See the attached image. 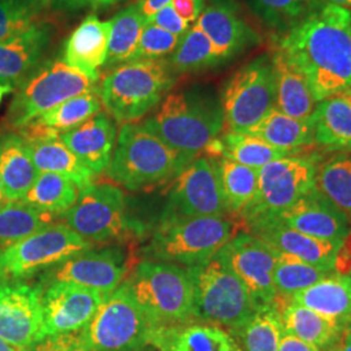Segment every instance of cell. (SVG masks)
Wrapping results in <instances>:
<instances>
[{"label": "cell", "instance_id": "obj_33", "mask_svg": "<svg viewBox=\"0 0 351 351\" xmlns=\"http://www.w3.org/2000/svg\"><path fill=\"white\" fill-rule=\"evenodd\" d=\"M246 133L282 150L301 152L303 149L315 145L314 130L310 119H294L280 112L275 107Z\"/></svg>", "mask_w": 351, "mask_h": 351}, {"label": "cell", "instance_id": "obj_16", "mask_svg": "<svg viewBox=\"0 0 351 351\" xmlns=\"http://www.w3.org/2000/svg\"><path fill=\"white\" fill-rule=\"evenodd\" d=\"M249 290L258 308L275 304L278 298L274 284L277 250L245 230L217 252Z\"/></svg>", "mask_w": 351, "mask_h": 351}, {"label": "cell", "instance_id": "obj_55", "mask_svg": "<svg viewBox=\"0 0 351 351\" xmlns=\"http://www.w3.org/2000/svg\"><path fill=\"white\" fill-rule=\"evenodd\" d=\"M323 1L330 3V4H336V5L342 7V8H345V10L351 12V0H323Z\"/></svg>", "mask_w": 351, "mask_h": 351}, {"label": "cell", "instance_id": "obj_41", "mask_svg": "<svg viewBox=\"0 0 351 351\" xmlns=\"http://www.w3.org/2000/svg\"><path fill=\"white\" fill-rule=\"evenodd\" d=\"M223 156L233 162L261 169L265 164L301 152L282 150L247 133L228 132L221 137Z\"/></svg>", "mask_w": 351, "mask_h": 351}, {"label": "cell", "instance_id": "obj_30", "mask_svg": "<svg viewBox=\"0 0 351 351\" xmlns=\"http://www.w3.org/2000/svg\"><path fill=\"white\" fill-rule=\"evenodd\" d=\"M290 301L314 310L346 329L351 322V276L333 272L294 294Z\"/></svg>", "mask_w": 351, "mask_h": 351}, {"label": "cell", "instance_id": "obj_3", "mask_svg": "<svg viewBox=\"0 0 351 351\" xmlns=\"http://www.w3.org/2000/svg\"><path fill=\"white\" fill-rule=\"evenodd\" d=\"M242 229L229 217H160L142 249L146 259L190 268L207 263Z\"/></svg>", "mask_w": 351, "mask_h": 351}, {"label": "cell", "instance_id": "obj_36", "mask_svg": "<svg viewBox=\"0 0 351 351\" xmlns=\"http://www.w3.org/2000/svg\"><path fill=\"white\" fill-rule=\"evenodd\" d=\"M78 195L80 190L71 180L56 173H39L20 202L60 219L75 206Z\"/></svg>", "mask_w": 351, "mask_h": 351}, {"label": "cell", "instance_id": "obj_45", "mask_svg": "<svg viewBox=\"0 0 351 351\" xmlns=\"http://www.w3.org/2000/svg\"><path fill=\"white\" fill-rule=\"evenodd\" d=\"M180 42V37L171 34L159 26L147 23L139 39L134 60H158L171 56Z\"/></svg>", "mask_w": 351, "mask_h": 351}, {"label": "cell", "instance_id": "obj_4", "mask_svg": "<svg viewBox=\"0 0 351 351\" xmlns=\"http://www.w3.org/2000/svg\"><path fill=\"white\" fill-rule=\"evenodd\" d=\"M177 77L168 59L134 60L114 66L104 75L98 95L107 113L124 125L155 110Z\"/></svg>", "mask_w": 351, "mask_h": 351}, {"label": "cell", "instance_id": "obj_22", "mask_svg": "<svg viewBox=\"0 0 351 351\" xmlns=\"http://www.w3.org/2000/svg\"><path fill=\"white\" fill-rule=\"evenodd\" d=\"M52 39L47 23L0 40V85L19 88L43 63Z\"/></svg>", "mask_w": 351, "mask_h": 351}, {"label": "cell", "instance_id": "obj_31", "mask_svg": "<svg viewBox=\"0 0 351 351\" xmlns=\"http://www.w3.org/2000/svg\"><path fill=\"white\" fill-rule=\"evenodd\" d=\"M315 145L328 151L351 152V94L319 101L310 116Z\"/></svg>", "mask_w": 351, "mask_h": 351}, {"label": "cell", "instance_id": "obj_9", "mask_svg": "<svg viewBox=\"0 0 351 351\" xmlns=\"http://www.w3.org/2000/svg\"><path fill=\"white\" fill-rule=\"evenodd\" d=\"M60 219L93 245L124 242L143 232L128 213L124 191L110 182H94L81 190L75 206Z\"/></svg>", "mask_w": 351, "mask_h": 351}, {"label": "cell", "instance_id": "obj_48", "mask_svg": "<svg viewBox=\"0 0 351 351\" xmlns=\"http://www.w3.org/2000/svg\"><path fill=\"white\" fill-rule=\"evenodd\" d=\"M206 1L207 0H172L169 4L184 21L190 24L198 20Z\"/></svg>", "mask_w": 351, "mask_h": 351}, {"label": "cell", "instance_id": "obj_10", "mask_svg": "<svg viewBox=\"0 0 351 351\" xmlns=\"http://www.w3.org/2000/svg\"><path fill=\"white\" fill-rule=\"evenodd\" d=\"M152 329L124 281L104 297L93 319L78 335L94 351H145L151 345Z\"/></svg>", "mask_w": 351, "mask_h": 351}, {"label": "cell", "instance_id": "obj_50", "mask_svg": "<svg viewBox=\"0 0 351 351\" xmlns=\"http://www.w3.org/2000/svg\"><path fill=\"white\" fill-rule=\"evenodd\" d=\"M278 351H320L316 346L298 339L288 332H282V336L280 339Z\"/></svg>", "mask_w": 351, "mask_h": 351}, {"label": "cell", "instance_id": "obj_20", "mask_svg": "<svg viewBox=\"0 0 351 351\" xmlns=\"http://www.w3.org/2000/svg\"><path fill=\"white\" fill-rule=\"evenodd\" d=\"M242 229L280 252L297 256L306 263L335 272L341 245L314 239L282 224L272 215L254 217L242 224Z\"/></svg>", "mask_w": 351, "mask_h": 351}, {"label": "cell", "instance_id": "obj_57", "mask_svg": "<svg viewBox=\"0 0 351 351\" xmlns=\"http://www.w3.org/2000/svg\"><path fill=\"white\" fill-rule=\"evenodd\" d=\"M14 88L12 86H8V85H0V103H1V99H3V97L5 95V94H8V93H12Z\"/></svg>", "mask_w": 351, "mask_h": 351}, {"label": "cell", "instance_id": "obj_39", "mask_svg": "<svg viewBox=\"0 0 351 351\" xmlns=\"http://www.w3.org/2000/svg\"><path fill=\"white\" fill-rule=\"evenodd\" d=\"M316 189L351 224V152H342L319 165Z\"/></svg>", "mask_w": 351, "mask_h": 351}, {"label": "cell", "instance_id": "obj_44", "mask_svg": "<svg viewBox=\"0 0 351 351\" xmlns=\"http://www.w3.org/2000/svg\"><path fill=\"white\" fill-rule=\"evenodd\" d=\"M53 0H1L0 40L19 36L33 26L43 24Z\"/></svg>", "mask_w": 351, "mask_h": 351}, {"label": "cell", "instance_id": "obj_58", "mask_svg": "<svg viewBox=\"0 0 351 351\" xmlns=\"http://www.w3.org/2000/svg\"><path fill=\"white\" fill-rule=\"evenodd\" d=\"M7 198H5V193H4V188H3V182L0 178V207L4 206L7 203Z\"/></svg>", "mask_w": 351, "mask_h": 351}, {"label": "cell", "instance_id": "obj_52", "mask_svg": "<svg viewBox=\"0 0 351 351\" xmlns=\"http://www.w3.org/2000/svg\"><path fill=\"white\" fill-rule=\"evenodd\" d=\"M53 1H56L59 8H63L66 11H77L88 4V0H53Z\"/></svg>", "mask_w": 351, "mask_h": 351}, {"label": "cell", "instance_id": "obj_51", "mask_svg": "<svg viewBox=\"0 0 351 351\" xmlns=\"http://www.w3.org/2000/svg\"><path fill=\"white\" fill-rule=\"evenodd\" d=\"M172 0H139V5L143 16L147 19V23L151 17L159 12L165 5H168Z\"/></svg>", "mask_w": 351, "mask_h": 351}, {"label": "cell", "instance_id": "obj_59", "mask_svg": "<svg viewBox=\"0 0 351 351\" xmlns=\"http://www.w3.org/2000/svg\"><path fill=\"white\" fill-rule=\"evenodd\" d=\"M348 328H349V329H350V330H351V322H350V324H349V326H348Z\"/></svg>", "mask_w": 351, "mask_h": 351}, {"label": "cell", "instance_id": "obj_5", "mask_svg": "<svg viewBox=\"0 0 351 351\" xmlns=\"http://www.w3.org/2000/svg\"><path fill=\"white\" fill-rule=\"evenodd\" d=\"M125 284L154 329L197 322L188 268L145 259L128 275Z\"/></svg>", "mask_w": 351, "mask_h": 351}, {"label": "cell", "instance_id": "obj_12", "mask_svg": "<svg viewBox=\"0 0 351 351\" xmlns=\"http://www.w3.org/2000/svg\"><path fill=\"white\" fill-rule=\"evenodd\" d=\"M220 104L229 132L246 133L275 107V75L271 55L243 64L221 88Z\"/></svg>", "mask_w": 351, "mask_h": 351}, {"label": "cell", "instance_id": "obj_53", "mask_svg": "<svg viewBox=\"0 0 351 351\" xmlns=\"http://www.w3.org/2000/svg\"><path fill=\"white\" fill-rule=\"evenodd\" d=\"M329 351H351V330L346 328L339 342Z\"/></svg>", "mask_w": 351, "mask_h": 351}, {"label": "cell", "instance_id": "obj_32", "mask_svg": "<svg viewBox=\"0 0 351 351\" xmlns=\"http://www.w3.org/2000/svg\"><path fill=\"white\" fill-rule=\"evenodd\" d=\"M39 173H56L71 180L77 189L85 190L95 175L69 150L60 137L26 142Z\"/></svg>", "mask_w": 351, "mask_h": 351}, {"label": "cell", "instance_id": "obj_56", "mask_svg": "<svg viewBox=\"0 0 351 351\" xmlns=\"http://www.w3.org/2000/svg\"><path fill=\"white\" fill-rule=\"evenodd\" d=\"M0 351H24L23 349H19L16 346H13L11 343H8L7 341L0 339Z\"/></svg>", "mask_w": 351, "mask_h": 351}, {"label": "cell", "instance_id": "obj_42", "mask_svg": "<svg viewBox=\"0 0 351 351\" xmlns=\"http://www.w3.org/2000/svg\"><path fill=\"white\" fill-rule=\"evenodd\" d=\"M251 12L277 36L287 33L307 14L317 8L323 0H245Z\"/></svg>", "mask_w": 351, "mask_h": 351}, {"label": "cell", "instance_id": "obj_21", "mask_svg": "<svg viewBox=\"0 0 351 351\" xmlns=\"http://www.w3.org/2000/svg\"><path fill=\"white\" fill-rule=\"evenodd\" d=\"M272 216L303 234L337 245H342L351 232L348 217L316 188Z\"/></svg>", "mask_w": 351, "mask_h": 351}, {"label": "cell", "instance_id": "obj_38", "mask_svg": "<svg viewBox=\"0 0 351 351\" xmlns=\"http://www.w3.org/2000/svg\"><path fill=\"white\" fill-rule=\"evenodd\" d=\"M177 75L195 73L223 65L208 37L197 24L189 27L168 58Z\"/></svg>", "mask_w": 351, "mask_h": 351}, {"label": "cell", "instance_id": "obj_49", "mask_svg": "<svg viewBox=\"0 0 351 351\" xmlns=\"http://www.w3.org/2000/svg\"><path fill=\"white\" fill-rule=\"evenodd\" d=\"M335 272L351 276V232L339 247Z\"/></svg>", "mask_w": 351, "mask_h": 351}, {"label": "cell", "instance_id": "obj_18", "mask_svg": "<svg viewBox=\"0 0 351 351\" xmlns=\"http://www.w3.org/2000/svg\"><path fill=\"white\" fill-rule=\"evenodd\" d=\"M40 294L39 284L0 282V339L23 350L39 341Z\"/></svg>", "mask_w": 351, "mask_h": 351}, {"label": "cell", "instance_id": "obj_26", "mask_svg": "<svg viewBox=\"0 0 351 351\" xmlns=\"http://www.w3.org/2000/svg\"><path fill=\"white\" fill-rule=\"evenodd\" d=\"M101 107L98 91L81 94L40 114L27 125L19 129V134L26 142L56 138L101 112Z\"/></svg>", "mask_w": 351, "mask_h": 351}, {"label": "cell", "instance_id": "obj_19", "mask_svg": "<svg viewBox=\"0 0 351 351\" xmlns=\"http://www.w3.org/2000/svg\"><path fill=\"white\" fill-rule=\"evenodd\" d=\"M195 24L211 40L223 64L262 43L236 0H207Z\"/></svg>", "mask_w": 351, "mask_h": 351}, {"label": "cell", "instance_id": "obj_54", "mask_svg": "<svg viewBox=\"0 0 351 351\" xmlns=\"http://www.w3.org/2000/svg\"><path fill=\"white\" fill-rule=\"evenodd\" d=\"M120 0H88V3L94 7V8H101V7H108L112 5L114 3H117Z\"/></svg>", "mask_w": 351, "mask_h": 351}, {"label": "cell", "instance_id": "obj_43", "mask_svg": "<svg viewBox=\"0 0 351 351\" xmlns=\"http://www.w3.org/2000/svg\"><path fill=\"white\" fill-rule=\"evenodd\" d=\"M330 274L333 272L306 263L290 254L277 251L274 284L280 298L290 300L294 294L313 287Z\"/></svg>", "mask_w": 351, "mask_h": 351}, {"label": "cell", "instance_id": "obj_37", "mask_svg": "<svg viewBox=\"0 0 351 351\" xmlns=\"http://www.w3.org/2000/svg\"><path fill=\"white\" fill-rule=\"evenodd\" d=\"M55 216L24 202H7L0 207V250L55 224Z\"/></svg>", "mask_w": 351, "mask_h": 351}, {"label": "cell", "instance_id": "obj_2", "mask_svg": "<svg viewBox=\"0 0 351 351\" xmlns=\"http://www.w3.org/2000/svg\"><path fill=\"white\" fill-rule=\"evenodd\" d=\"M141 124L175 150L186 164L198 158L226 125L220 98L211 88L203 86L167 94Z\"/></svg>", "mask_w": 351, "mask_h": 351}, {"label": "cell", "instance_id": "obj_13", "mask_svg": "<svg viewBox=\"0 0 351 351\" xmlns=\"http://www.w3.org/2000/svg\"><path fill=\"white\" fill-rule=\"evenodd\" d=\"M319 159L315 155H291L265 164L259 169L254 199L241 213L239 223L263 215H276L316 188Z\"/></svg>", "mask_w": 351, "mask_h": 351}, {"label": "cell", "instance_id": "obj_24", "mask_svg": "<svg viewBox=\"0 0 351 351\" xmlns=\"http://www.w3.org/2000/svg\"><path fill=\"white\" fill-rule=\"evenodd\" d=\"M110 33L111 20L101 21L95 14H88L66 39L64 63L99 81V69L107 60Z\"/></svg>", "mask_w": 351, "mask_h": 351}, {"label": "cell", "instance_id": "obj_60", "mask_svg": "<svg viewBox=\"0 0 351 351\" xmlns=\"http://www.w3.org/2000/svg\"><path fill=\"white\" fill-rule=\"evenodd\" d=\"M0 1H1V0H0Z\"/></svg>", "mask_w": 351, "mask_h": 351}, {"label": "cell", "instance_id": "obj_46", "mask_svg": "<svg viewBox=\"0 0 351 351\" xmlns=\"http://www.w3.org/2000/svg\"><path fill=\"white\" fill-rule=\"evenodd\" d=\"M24 351H94L88 348L80 337L78 332L49 336L39 339Z\"/></svg>", "mask_w": 351, "mask_h": 351}, {"label": "cell", "instance_id": "obj_47", "mask_svg": "<svg viewBox=\"0 0 351 351\" xmlns=\"http://www.w3.org/2000/svg\"><path fill=\"white\" fill-rule=\"evenodd\" d=\"M149 23L154 25L162 27L165 32L175 34L177 37H182L189 30V24L184 21L177 13L171 4L165 5L159 12L155 13Z\"/></svg>", "mask_w": 351, "mask_h": 351}, {"label": "cell", "instance_id": "obj_29", "mask_svg": "<svg viewBox=\"0 0 351 351\" xmlns=\"http://www.w3.org/2000/svg\"><path fill=\"white\" fill-rule=\"evenodd\" d=\"M275 306L284 330L314 345L320 351L330 350L345 330L336 322L290 300L278 297Z\"/></svg>", "mask_w": 351, "mask_h": 351}, {"label": "cell", "instance_id": "obj_25", "mask_svg": "<svg viewBox=\"0 0 351 351\" xmlns=\"http://www.w3.org/2000/svg\"><path fill=\"white\" fill-rule=\"evenodd\" d=\"M151 345L159 351H243L224 328L197 322L152 329Z\"/></svg>", "mask_w": 351, "mask_h": 351}, {"label": "cell", "instance_id": "obj_23", "mask_svg": "<svg viewBox=\"0 0 351 351\" xmlns=\"http://www.w3.org/2000/svg\"><path fill=\"white\" fill-rule=\"evenodd\" d=\"M64 145L95 176L104 173L112 160L116 125L107 112H99L60 136Z\"/></svg>", "mask_w": 351, "mask_h": 351}, {"label": "cell", "instance_id": "obj_17", "mask_svg": "<svg viewBox=\"0 0 351 351\" xmlns=\"http://www.w3.org/2000/svg\"><path fill=\"white\" fill-rule=\"evenodd\" d=\"M40 288L42 329L39 339L80 332L93 319L106 297L94 289L60 281L40 285Z\"/></svg>", "mask_w": 351, "mask_h": 351}, {"label": "cell", "instance_id": "obj_15", "mask_svg": "<svg viewBox=\"0 0 351 351\" xmlns=\"http://www.w3.org/2000/svg\"><path fill=\"white\" fill-rule=\"evenodd\" d=\"M130 274L129 252L120 245H107L101 249H88L73 255L49 271L40 278V285L69 282L94 289L108 295L119 288Z\"/></svg>", "mask_w": 351, "mask_h": 351}, {"label": "cell", "instance_id": "obj_35", "mask_svg": "<svg viewBox=\"0 0 351 351\" xmlns=\"http://www.w3.org/2000/svg\"><path fill=\"white\" fill-rule=\"evenodd\" d=\"M216 162L226 213L237 220L256 194L259 169L242 165L224 156L216 159Z\"/></svg>", "mask_w": 351, "mask_h": 351}, {"label": "cell", "instance_id": "obj_7", "mask_svg": "<svg viewBox=\"0 0 351 351\" xmlns=\"http://www.w3.org/2000/svg\"><path fill=\"white\" fill-rule=\"evenodd\" d=\"M188 271L194 288L197 322L234 333L259 310L249 290L219 254Z\"/></svg>", "mask_w": 351, "mask_h": 351}, {"label": "cell", "instance_id": "obj_8", "mask_svg": "<svg viewBox=\"0 0 351 351\" xmlns=\"http://www.w3.org/2000/svg\"><path fill=\"white\" fill-rule=\"evenodd\" d=\"M97 82L63 60H46L16 88L7 125L19 130L63 101L98 91Z\"/></svg>", "mask_w": 351, "mask_h": 351}, {"label": "cell", "instance_id": "obj_34", "mask_svg": "<svg viewBox=\"0 0 351 351\" xmlns=\"http://www.w3.org/2000/svg\"><path fill=\"white\" fill-rule=\"evenodd\" d=\"M147 19L138 1L128 5L111 19V33L104 66L113 68L133 60Z\"/></svg>", "mask_w": 351, "mask_h": 351}, {"label": "cell", "instance_id": "obj_1", "mask_svg": "<svg viewBox=\"0 0 351 351\" xmlns=\"http://www.w3.org/2000/svg\"><path fill=\"white\" fill-rule=\"evenodd\" d=\"M275 45L304 75L316 103L351 93V12L323 1Z\"/></svg>", "mask_w": 351, "mask_h": 351}, {"label": "cell", "instance_id": "obj_28", "mask_svg": "<svg viewBox=\"0 0 351 351\" xmlns=\"http://www.w3.org/2000/svg\"><path fill=\"white\" fill-rule=\"evenodd\" d=\"M271 59L275 75V108L294 119H310L316 101L304 75L289 62L276 45Z\"/></svg>", "mask_w": 351, "mask_h": 351}, {"label": "cell", "instance_id": "obj_27", "mask_svg": "<svg viewBox=\"0 0 351 351\" xmlns=\"http://www.w3.org/2000/svg\"><path fill=\"white\" fill-rule=\"evenodd\" d=\"M38 175L29 146L19 132L0 134V178L7 201H21Z\"/></svg>", "mask_w": 351, "mask_h": 351}, {"label": "cell", "instance_id": "obj_11", "mask_svg": "<svg viewBox=\"0 0 351 351\" xmlns=\"http://www.w3.org/2000/svg\"><path fill=\"white\" fill-rule=\"evenodd\" d=\"M91 247L69 226L55 223L0 250V282H24Z\"/></svg>", "mask_w": 351, "mask_h": 351}, {"label": "cell", "instance_id": "obj_6", "mask_svg": "<svg viewBox=\"0 0 351 351\" xmlns=\"http://www.w3.org/2000/svg\"><path fill=\"white\" fill-rule=\"evenodd\" d=\"M188 164L142 124L120 129L112 160L106 171L116 185L141 191L173 180Z\"/></svg>", "mask_w": 351, "mask_h": 351}, {"label": "cell", "instance_id": "obj_40", "mask_svg": "<svg viewBox=\"0 0 351 351\" xmlns=\"http://www.w3.org/2000/svg\"><path fill=\"white\" fill-rule=\"evenodd\" d=\"M284 328L276 306L259 308L250 320L230 333L243 351H278Z\"/></svg>", "mask_w": 351, "mask_h": 351}, {"label": "cell", "instance_id": "obj_61", "mask_svg": "<svg viewBox=\"0 0 351 351\" xmlns=\"http://www.w3.org/2000/svg\"><path fill=\"white\" fill-rule=\"evenodd\" d=\"M350 94H351V93H350Z\"/></svg>", "mask_w": 351, "mask_h": 351}, {"label": "cell", "instance_id": "obj_14", "mask_svg": "<svg viewBox=\"0 0 351 351\" xmlns=\"http://www.w3.org/2000/svg\"><path fill=\"white\" fill-rule=\"evenodd\" d=\"M228 217L217 162L198 156L171 184L162 217Z\"/></svg>", "mask_w": 351, "mask_h": 351}]
</instances>
